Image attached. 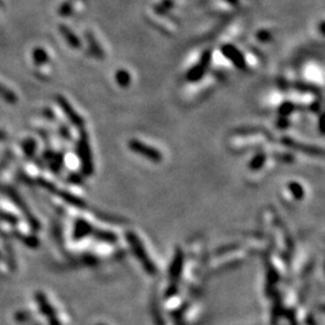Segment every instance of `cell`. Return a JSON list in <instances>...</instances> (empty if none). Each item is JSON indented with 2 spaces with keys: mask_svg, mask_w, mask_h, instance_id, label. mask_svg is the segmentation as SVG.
<instances>
[{
  "mask_svg": "<svg viewBox=\"0 0 325 325\" xmlns=\"http://www.w3.org/2000/svg\"><path fill=\"white\" fill-rule=\"evenodd\" d=\"M79 155L81 160V168L83 175L91 176L94 171L93 166V157H92L91 146H89V140L87 131H81V136L79 140Z\"/></svg>",
  "mask_w": 325,
  "mask_h": 325,
  "instance_id": "6da1fadb",
  "label": "cell"
},
{
  "mask_svg": "<svg viewBox=\"0 0 325 325\" xmlns=\"http://www.w3.org/2000/svg\"><path fill=\"white\" fill-rule=\"evenodd\" d=\"M128 147L134 153L142 155V157L147 158V159L152 160L153 163H159L163 159V154L157 148L152 147V146H149L140 140L130 139L128 141Z\"/></svg>",
  "mask_w": 325,
  "mask_h": 325,
  "instance_id": "7a4b0ae2",
  "label": "cell"
},
{
  "mask_svg": "<svg viewBox=\"0 0 325 325\" xmlns=\"http://www.w3.org/2000/svg\"><path fill=\"white\" fill-rule=\"evenodd\" d=\"M211 59H212V52L210 50L204 52L200 60L198 62V64L195 65L194 68L189 69L188 73L186 75V79L188 80L189 82L200 81V80L204 77V75L206 74L207 69L210 67V63H211Z\"/></svg>",
  "mask_w": 325,
  "mask_h": 325,
  "instance_id": "3957f363",
  "label": "cell"
},
{
  "mask_svg": "<svg viewBox=\"0 0 325 325\" xmlns=\"http://www.w3.org/2000/svg\"><path fill=\"white\" fill-rule=\"evenodd\" d=\"M56 99H57V103H58V105L60 106V108H62L63 112L65 113V116H67L69 120L71 122V124L80 126V128L85 125V120H83L82 117L77 113L76 110H75L73 106H71V104L69 103L64 97L57 96Z\"/></svg>",
  "mask_w": 325,
  "mask_h": 325,
  "instance_id": "277c9868",
  "label": "cell"
},
{
  "mask_svg": "<svg viewBox=\"0 0 325 325\" xmlns=\"http://www.w3.org/2000/svg\"><path fill=\"white\" fill-rule=\"evenodd\" d=\"M222 53L237 69L246 68V59H244L242 52L238 51L234 45H224L222 47Z\"/></svg>",
  "mask_w": 325,
  "mask_h": 325,
  "instance_id": "5b68a950",
  "label": "cell"
},
{
  "mask_svg": "<svg viewBox=\"0 0 325 325\" xmlns=\"http://www.w3.org/2000/svg\"><path fill=\"white\" fill-rule=\"evenodd\" d=\"M283 143L288 147L293 148V149H300L303 153L310 154V155H322L323 154V151L321 148L313 147V146H307V145H303V143H299L298 141H294L293 139H289V137H286L283 139Z\"/></svg>",
  "mask_w": 325,
  "mask_h": 325,
  "instance_id": "8992f818",
  "label": "cell"
},
{
  "mask_svg": "<svg viewBox=\"0 0 325 325\" xmlns=\"http://www.w3.org/2000/svg\"><path fill=\"white\" fill-rule=\"evenodd\" d=\"M59 30H60V33L63 34V36H64V39L68 41V44L71 46V47H73V48H80V47H81V42H80V40L77 39V36L75 35V34L73 33V30H71L70 28H68L67 25L60 24L59 25Z\"/></svg>",
  "mask_w": 325,
  "mask_h": 325,
  "instance_id": "52a82bcc",
  "label": "cell"
},
{
  "mask_svg": "<svg viewBox=\"0 0 325 325\" xmlns=\"http://www.w3.org/2000/svg\"><path fill=\"white\" fill-rule=\"evenodd\" d=\"M116 81L118 83L119 87L122 88L129 87V85H130L131 82L130 74H129L126 70H124V69H120V70H118L116 73Z\"/></svg>",
  "mask_w": 325,
  "mask_h": 325,
  "instance_id": "ba28073f",
  "label": "cell"
},
{
  "mask_svg": "<svg viewBox=\"0 0 325 325\" xmlns=\"http://www.w3.org/2000/svg\"><path fill=\"white\" fill-rule=\"evenodd\" d=\"M87 40H88V44H89V48H91L92 53L94 54V57H97V58H99V59L104 58V52L102 50V47L99 46V44H98L96 37L92 35V34H88Z\"/></svg>",
  "mask_w": 325,
  "mask_h": 325,
  "instance_id": "9c48e42d",
  "label": "cell"
},
{
  "mask_svg": "<svg viewBox=\"0 0 325 325\" xmlns=\"http://www.w3.org/2000/svg\"><path fill=\"white\" fill-rule=\"evenodd\" d=\"M266 162V154L265 153H257L252 158L251 163H249V169L251 170H259L264 166Z\"/></svg>",
  "mask_w": 325,
  "mask_h": 325,
  "instance_id": "30bf717a",
  "label": "cell"
},
{
  "mask_svg": "<svg viewBox=\"0 0 325 325\" xmlns=\"http://www.w3.org/2000/svg\"><path fill=\"white\" fill-rule=\"evenodd\" d=\"M0 98H1V99H4L5 102H8L11 104L17 102V97L15 96V93H13L12 91H10L8 88L4 87L1 83H0Z\"/></svg>",
  "mask_w": 325,
  "mask_h": 325,
  "instance_id": "8fae6325",
  "label": "cell"
},
{
  "mask_svg": "<svg viewBox=\"0 0 325 325\" xmlns=\"http://www.w3.org/2000/svg\"><path fill=\"white\" fill-rule=\"evenodd\" d=\"M289 189L296 199H301V198L304 197V188L300 183H298V182L289 183Z\"/></svg>",
  "mask_w": 325,
  "mask_h": 325,
  "instance_id": "7c38bea8",
  "label": "cell"
},
{
  "mask_svg": "<svg viewBox=\"0 0 325 325\" xmlns=\"http://www.w3.org/2000/svg\"><path fill=\"white\" fill-rule=\"evenodd\" d=\"M34 60L37 64H41V63L47 62V53L41 48H37V50L34 51Z\"/></svg>",
  "mask_w": 325,
  "mask_h": 325,
  "instance_id": "4fadbf2b",
  "label": "cell"
},
{
  "mask_svg": "<svg viewBox=\"0 0 325 325\" xmlns=\"http://www.w3.org/2000/svg\"><path fill=\"white\" fill-rule=\"evenodd\" d=\"M294 110H295V106L293 105V103L287 102V103H283V105H282L280 108V113L283 117H287L288 114L292 113V112Z\"/></svg>",
  "mask_w": 325,
  "mask_h": 325,
  "instance_id": "5bb4252c",
  "label": "cell"
},
{
  "mask_svg": "<svg viewBox=\"0 0 325 325\" xmlns=\"http://www.w3.org/2000/svg\"><path fill=\"white\" fill-rule=\"evenodd\" d=\"M257 39L260 40L261 42H267L272 39V35L269 30H260L257 34Z\"/></svg>",
  "mask_w": 325,
  "mask_h": 325,
  "instance_id": "9a60e30c",
  "label": "cell"
},
{
  "mask_svg": "<svg viewBox=\"0 0 325 325\" xmlns=\"http://www.w3.org/2000/svg\"><path fill=\"white\" fill-rule=\"evenodd\" d=\"M225 1H228L229 4H232V5H235V4H237V1H238V0H225Z\"/></svg>",
  "mask_w": 325,
  "mask_h": 325,
  "instance_id": "2e32d148",
  "label": "cell"
}]
</instances>
